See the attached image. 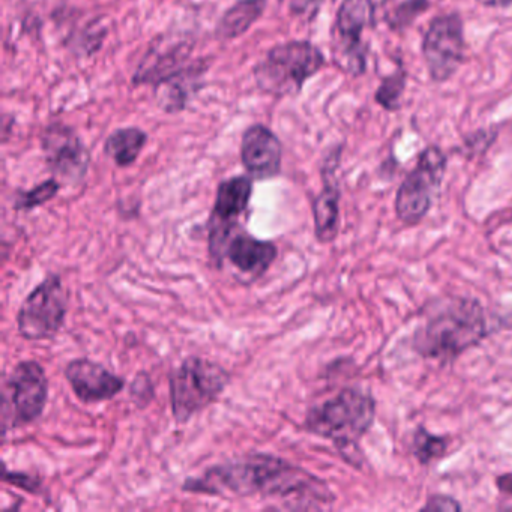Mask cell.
<instances>
[{"instance_id":"obj_21","label":"cell","mask_w":512,"mask_h":512,"mask_svg":"<svg viewBox=\"0 0 512 512\" xmlns=\"http://www.w3.org/2000/svg\"><path fill=\"white\" fill-rule=\"evenodd\" d=\"M448 440L442 436L431 434L425 428H418L413 436V454L418 458L419 463L430 464L431 461L439 460L446 454Z\"/></svg>"},{"instance_id":"obj_8","label":"cell","mask_w":512,"mask_h":512,"mask_svg":"<svg viewBox=\"0 0 512 512\" xmlns=\"http://www.w3.org/2000/svg\"><path fill=\"white\" fill-rule=\"evenodd\" d=\"M67 295L58 274H50L35 287L20 307L17 326L28 341L55 337L65 323Z\"/></svg>"},{"instance_id":"obj_14","label":"cell","mask_w":512,"mask_h":512,"mask_svg":"<svg viewBox=\"0 0 512 512\" xmlns=\"http://www.w3.org/2000/svg\"><path fill=\"white\" fill-rule=\"evenodd\" d=\"M241 160L253 179H272L280 175L283 146L265 125H251L242 136Z\"/></svg>"},{"instance_id":"obj_24","label":"cell","mask_w":512,"mask_h":512,"mask_svg":"<svg viewBox=\"0 0 512 512\" xmlns=\"http://www.w3.org/2000/svg\"><path fill=\"white\" fill-rule=\"evenodd\" d=\"M430 7L428 0H404L403 4L398 5L391 16H389V28L404 29L412 25L416 17L421 16L427 8Z\"/></svg>"},{"instance_id":"obj_3","label":"cell","mask_w":512,"mask_h":512,"mask_svg":"<svg viewBox=\"0 0 512 512\" xmlns=\"http://www.w3.org/2000/svg\"><path fill=\"white\" fill-rule=\"evenodd\" d=\"M376 416V403L368 392L346 388L335 397L311 407L305 418V430L332 440L344 460L361 466L359 440L370 430Z\"/></svg>"},{"instance_id":"obj_19","label":"cell","mask_w":512,"mask_h":512,"mask_svg":"<svg viewBox=\"0 0 512 512\" xmlns=\"http://www.w3.org/2000/svg\"><path fill=\"white\" fill-rule=\"evenodd\" d=\"M266 0H239L226 11L218 22L215 35L218 40H235L244 35L265 11Z\"/></svg>"},{"instance_id":"obj_10","label":"cell","mask_w":512,"mask_h":512,"mask_svg":"<svg viewBox=\"0 0 512 512\" xmlns=\"http://www.w3.org/2000/svg\"><path fill=\"white\" fill-rule=\"evenodd\" d=\"M422 55L434 82L451 79L464 56L463 23L457 14L436 17L422 43Z\"/></svg>"},{"instance_id":"obj_5","label":"cell","mask_w":512,"mask_h":512,"mask_svg":"<svg viewBox=\"0 0 512 512\" xmlns=\"http://www.w3.org/2000/svg\"><path fill=\"white\" fill-rule=\"evenodd\" d=\"M230 383V376L221 365L188 356L170 374V404L178 424H187L193 416L218 400Z\"/></svg>"},{"instance_id":"obj_11","label":"cell","mask_w":512,"mask_h":512,"mask_svg":"<svg viewBox=\"0 0 512 512\" xmlns=\"http://www.w3.org/2000/svg\"><path fill=\"white\" fill-rule=\"evenodd\" d=\"M41 146L55 179L77 185L86 178L91 155L73 128L61 122L49 125L41 136Z\"/></svg>"},{"instance_id":"obj_15","label":"cell","mask_w":512,"mask_h":512,"mask_svg":"<svg viewBox=\"0 0 512 512\" xmlns=\"http://www.w3.org/2000/svg\"><path fill=\"white\" fill-rule=\"evenodd\" d=\"M277 256V247L272 242L260 241L238 227L227 242L224 260L229 259L236 271L256 281L268 272Z\"/></svg>"},{"instance_id":"obj_17","label":"cell","mask_w":512,"mask_h":512,"mask_svg":"<svg viewBox=\"0 0 512 512\" xmlns=\"http://www.w3.org/2000/svg\"><path fill=\"white\" fill-rule=\"evenodd\" d=\"M193 44L188 38L178 40L176 43H160L155 49H151L140 64L139 70L134 76V83H149L160 85L173 74L184 68V62L190 56Z\"/></svg>"},{"instance_id":"obj_4","label":"cell","mask_w":512,"mask_h":512,"mask_svg":"<svg viewBox=\"0 0 512 512\" xmlns=\"http://www.w3.org/2000/svg\"><path fill=\"white\" fill-rule=\"evenodd\" d=\"M323 65L325 56L310 41H289L269 50L266 58L254 68V80L265 94L293 97Z\"/></svg>"},{"instance_id":"obj_28","label":"cell","mask_w":512,"mask_h":512,"mask_svg":"<svg viewBox=\"0 0 512 512\" xmlns=\"http://www.w3.org/2000/svg\"><path fill=\"white\" fill-rule=\"evenodd\" d=\"M322 4V0H289L290 10L295 14L313 13Z\"/></svg>"},{"instance_id":"obj_23","label":"cell","mask_w":512,"mask_h":512,"mask_svg":"<svg viewBox=\"0 0 512 512\" xmlns=\"http://www.w3.org/2000/svg\"><path fill=\"white\" fill-rule=\"evenodd\" d=\"M406 86V73L397 71L392 76L386 77L380 83L376 92V101L386 110H397L400 107V98Z\"/></svg>"},{"instance_id":"obj_2","label":"cell","mask_w":512,"mask_h":512,"mask_svg":"<svg viewBox=\"0 0 512 512\" xmlns=\"http://www.w3.org/2000/svg\"><path fill=\"white\" fill-rule=\"evenodd\" d=\"M487 337V317L476 299L451 298L431 308L415 334V349L425 358L451 362Z\"/></svg>"},{"instance_id":"obj_1","label":"cell","mask_w":512,"mask_h":512,"mask_svg":"<svg viewBox=\"0 0 512 512\" xmlns=\"http://www.w3.org/2000/svg\"><path fill=\"white\" fill-rule=\"evenodd\" d=\"M182 491L223 499L259 496L296 511H319L335 500L322 479L281 457L260 452L215 464L197 478H188Z\"/></svg>"},{"instance_id":"obj_7","label":"cell","mask_w":512,"mask_h":512,"mask_svg":"<svg viewBox=\"0 0 512 512\" xmlns=\"http://www.w3.org/2000/svg\"><path fill=\"white\" fill-rule=\"evenodd\" d=\"M446 172V157L439 148L431 146L419 155L415 169L398 188L395 212L404 224H418L433 205Z\"/></svg>"},{"instance_id":"obj_13","label":"cell","mask_w":512,"mask_h":512,"mask_svg":"<svg viewBox=\"0 0 512 512\" xmlns=\"http://www.w3.org/2000/svg\"><path fill=\"white\" fill-rule=\"evenodd\" d=\"M65 377L76 397L85 404L112 400L125 388L124 377L116 376L103 365L88 358L68 362Z\"/></svg>"},{"instance_id":"obj_20","label":"cell","mask_w":512,"mask_h":512,"mask_svg":"<svg viewBox=\"0 0 512 512\" xmlns=\"http://www.w3.org/2000/svg\"><path fill=\"white\" fill-rule=\"evenodd\" d=\"M148 143V134L140 128H121L113 131L104 143V154L112 158L118 167H130L136 163Z\"/></svg>"},{"instance_id":"obj_6","label":"cell","mask_w":512,"mask_h":512,"mask_svg":"<svg viewBox=\"0 0 512 512\" xmlns=\"http://www.w3.org/2000/svg\"><path fill=\"white\" fill-rule=\"evenodd\" d=\"M49 379L37 361H22L13 368L4 385L2 427L11 428L34 424L46 409Z\"/></svg>"},{"instance_id":"obj_16","label":"cell","mask_w":512,"mask_h":512,"mask_svg":"<svg viewBox=\"0 0 512 512\" xmlns=\"http://www.w3.org/2000/svg\"><path fill=\"white\" fill-rule=\"evenodd\" d=\"M338 158L337 151L326 160L322 170L323 190L313 203L314 233L322 244L334 241L340 229V188L335 179Z\"/></svg>"},{"instance_id":"obj_30","label":"cell","mask_w":512,"mask_h":512,"mask_svg":"<svg viewBox=\"0 0 512 512\" xmlns=\"http://www.w3.org/2000/svg\"><path fill=\"white\" fill-rule=\"evenodd\" d=\"M484 4L487 5V7L505 8L512 5V0H484Z\"/></svg>"},{"instance_id":"obj_9","label":"cell","mask_w":512,"mask_h":512,"mask_svg":"<svg viewBox=\"0 0 512 512\" xmlns=\"http://www.w3.org/2000/svg\"><path fill=\"white\" fill-rule=\"evenodd\" d=\"M253 196V179L235 176L218 185L214 208L209 218V256L217 268L224 262L230 236L239 227V217L247 211Z\"/></svg>"},{"instance_id":"obj_27","label":"cell","mask_w":512,"mask_h":512,"mask_svg":"<svg viewBox=\"0 0 512 512\" xmlns=\"http://www.w3.org/2000/svg\"><path fill=\"white\" fill-rule=\"evenodd\" d=\"M461 505L451 496L445 494H436L431 496L430 499L422 506L421 511L427 512H457L460 511Z\"/></svg>"},{"instance_id":"obj_18","label":"cell","mask_w":512,"mask_h":512,"mask_svg":"<svg viewBox=\"0 0 512 512\" xmlns=\"http://www.w3.org/2000/svg\"><path fill=\"white\" fill-rule=\"evenodd\" d=\"M206 73L205 62L199 61L190 67H184L178 73L170 76L169 79L155 86L158 89V104L166 112H181L187 106L190 100V94L193 89L202 88L200 77Z\"/></svg>"},{"instance_id":"obj_29","label":"cell","mask_w":512,"mask_h":512,"mask_svg":"<svg viewBox=\"0 0 512 512\" xmlns=\"http://www.w3.org/2000/svg\"><path fill=\"white\" fill-rule=\"evenodd\" d=\"M496 485L502 493L512 496V473H503V475H500L499 478L496 479Z\"/></svg>"},{"instance_id":"obj_25","label":"cell","mask_w":512,"mask_h":512,"mask_svg":"<svg viewBox=\"0 0 512 512\" xmlns=\"http://www.w3.org/2000/svg\"><path fill=\"white\" fill-rule=\"evenodd\" d=\"M131 398H133L134 403L137 404V407L143 409V407L148 406L152 400H154L155 392H154V383H152L151 376L145 371H140L137 374L136 379L133 380V385L130 388Z\"/></svg>"},{"instance_id":"obj_22","label":"cell","mask_w":512,"mask_h":512,"mask_svg":"<svg viewBox=\"0 0 512 512\" xmlns=\"http://www.w3.org/2000/svg\"><path fill=\"white\" fill-rule=\"evenodd\" d=\"M61 190V184L58 179H49L43 184L37 185L29 191H20L14 200V209L16 211H32V209L40 208L46 205L50 200L55 199L56 194Z\"/></svg>"},{"instance_id":"obj_12","label":"cell","mask_w":512,"mask_h":512,"mask_svg":"<svg viewBox=\"0 0 512 512\" xmlns=\"http://www.w3.org/2000/svg\"><path fill=\"white\" fill-rule=\"evenodd\" d=\"M371 16L368 0H344L337 13L334 28L335 61L353 76L365 71L362 32Z\"/></svg>"},{"instance_id":"obj_26","label":"cell","mask_w":512,"mask_h":512,"mask_svg":"<svg viewBox=\"0 0 512 512\" xmlns=\"http://www.w3.org/2000/svg\"><path fill=\"white\" fill-rule=\"evenodd\" d=\"M4 481L7 484L16 485L29 493L37 494L41 490V479L37 476L28 475L23 472H11L4 466Z\"/></svg>"}]
</instances>
